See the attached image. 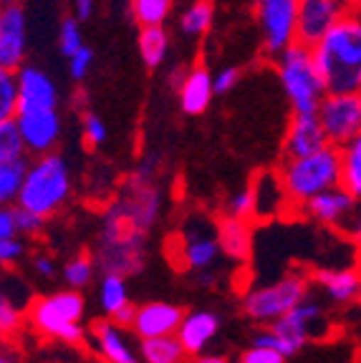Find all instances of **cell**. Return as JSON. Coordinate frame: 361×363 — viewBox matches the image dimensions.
Returning a JSON list of instances; mask_svg holds the SVG:
<instances>
[{
    "mask_svg": "<svg viewBox=\"0 0 361 363\" xmlns=\"http://www.w3.org/2000/svg\"><path fill=\"white\" fill-rule=\"evenodd\" d=\"M306 215H311L313 220L323 222V225L331 227H349L351 217L356 212V197H351L344 187H331L326 192L311 197L308 202L303 204Z\"/></svg>",
    "mask_w": 361,
    "mask_h": 363,
    "instance_id": "15",
    "label": "cell"
},
{
    "mask_svg": "<svg viewBox=\"0 0 361 363\" xmlns=\"http://www.w3.org/2000/svg\"><path fill=\"white\" fill-rule=\"evenodd\" d=\"M45 217L36 215L31 210H23V207H16V230L18 235H28V238H36V235L43 230Z\"/></svg>",
    "mask_w": 361,
    "mask_h": 363,
    "instance_id": "39",
    "label": "cell"
},
{
    "mask_svg": "<svg viewBox=\"0 0 361 363\" xmlns=\"http://www.w3.org/2000/svg\"><path fill=\"white\" fill-rule=\"evenodd\" d=\"M126 303V288H124V280L122 275L117 272H107V278L102 283V306L104 311L112 315L117 308H122Z\"/></svg>",
    "mask_w": 361,
    "mask_h": 363,
    "instance_id": "34",
    "label": "cell"
},
{
    "mask_svg": "<svg viewBox=\"0 0 361 363\" xmlns=\"http://www.w3.org/2000/svg\"><path fill=\"white\" fill-rule=\"evenodd\" d=\"M13 121H16L18 131H21L23 147H26L28 157L56 152L63 134V119L58 108L18 106Z\"/></svg>",
    "mask_w": 361,
    "mask_h": 363,
    "instance_id": "7",
    "label": "cell"
},
{
    "mask_svg": "<svg viewBox=\"0 0 361 363\" xmlns=\"http://www.w3.org/2000/svg\"><path fill=\"white\" fill-rule=\"evenodd\" d=\"M0 363H13V361H11V358L6 356V353H0Z\"/></svg>",
    "mask_w": 361,
    "mask_h": 363,
    "instance_id": "51",
    "label": "cell"
},
{
    "mask_svg": "<svg viewBox=\"0 0 361 363\" xmlns=\"http://www.w3.org/2000/svg\"><path fill=\"white\" fill-rule=\"evenodd\" d=\"M18 108V79L16 68L0 66V121L13 119Z\"/></svg>",
    "mask_w": 361,
    "mask_h": 363,
    "instance_id": "31",
    "label": "cell"
},
{
    "mask_svg": "<svg viewBox=\"0 0 361 363\" xmlns=\"http://www.w3.org/2000/svg\"><path fill=\"white\" fill-rule=\"evenodd\" d=\"M172 86L177 91V101H180L182 113L187 116H203L210 108L215 99V89H212V74L203 63L187 68V71H172L170 76Z\"/></svg>",
    "mask_w": 361,
    "mask_h": 363,
    "instance_id": "11",
    "label": "cell"
},
{
    "mask_svg": "<svg viewBox=\"0 0 361 363\" xmlns=\"http://www.w3.org/2000/svg\"><path fill=\"white\" fill-rule=\"evenodd\" d=\"M134 315H136V306H131V303L126 301L124 306L117 308V311L112 313V320L117 325H122V328H131V323H134Z\"/></svg>",
    "mask_w": 361,
    "mask_h": 363,
    "instance_id": "45",
    "label": "cell"
},
{
    "mask_svg": "<svg viewBox=\"0 0 361 363\" xmlns=\"http://www.w3.org/2000/svg\"><path fill=\"white\" fill-rule=\"evenodd\" d=\"M326 144L328 142L323 136L316 113H293L286 129V136H283V159L303 157V154L316 152Z\"/></svg>",
    "mask_w": 361,
    "mask_h": 363,
    "instance_id": "16",
    "label": "cell"
},
{
    "mask_svg": "<svg viewBox=\"0 0 361 363\" xmlns=\"http://www.w3.org/2000/svg\"><path fill=\"white\" fill-rule=\"evenodd\" d=\"M182 318H185L182 308L167 306V303H149V306L136 308L131 328L139 338H154V335L175 333L180 328Z\"/></svg>",
    "mask_w": 361,
    "mask_h": 363,
    "instance_id": "17",
    "label": "cell"
},
{
    "mask_svg": "<svg viewBox=\"0 0 361 363\" xmlns=\"http://www.w3.org/2000/svg\"><path fill=\"white\" fill-rule=\"evenodd\" d=\"M23 325V313L16 303L0 290V338H11L21 330Z\"/></svg>",
    "mask_w": 361,
    "mask_h": 363,
    "instance_id": "35",
    "label": "cell"
},
{
    "mask_svg": "<svg viewBox=\"0 0 361 363\" xmlns=\"http://www.w3.org/2000/svg\"><path fill=\"white\" fill-rule=\"evenodd\" d=\"M217 247L235 260H248L253 240H250V225L243 217L225 215L217 222Z\"/></svg>",
    "mask_w": 361,
    "mask_h": 363,
    "instance_id": "18",
    "label": "cell"
},
{
    "mask_svg": "<svg viewBox=\"0 0 361 363\" xmlns=\"http://www.w3.org/2000/svg\"><path fill=\"white\" fill-rule=\"evenodd\" d=\"M26 162L28 157L18 159V162H0V207H16Z\"/></svg>",
    "mask_w": 361,
    "mask_h": 363,
    "instance_id": "29",
    "label": "cell"
},
{
    "mask_svg": "<svg viewBox=\"0 0 361 363\" xmlns=\"http://www.w3.org/2000/svg\"><path fill=\"white\" fill-rule=\"evenodd\" d=\"M318 318V308L316 306H296L288 313H283L281 318H276V325H273L271 333L260 335L255 340V346H268L276 348L283 356H291L303 346L306 335H308L311 320Z\"/></svg>",
    "mask_w": 361,
    "mask_h": 363,
    "instance_id": "10",
    "label": "cell"
},
{
    "mask_svg": "<svg viewBox=\"0 0 361 363\" xmlns=\"http://www.w3.org/2000/svg\"><path fill=\"white\" fill-rule=\"evenodd\" d=\"M273 63H276L278 81H281L283 94H286L293 113H316L326 89H323L311 45L296 40L281 53H276Z\"/></svg>",
    "mask_w": 361,
    "mask_h": 363,
    "instance_id": "4",
    "label": "cell"
},
{
    "mask_svg": "<svg viewBox=\"0 0 361 363\" xmlns=\"http://www.w3.org/2000/svg\"><path fill=\"white\" fill-rule=\"evenodd\" d=\"M278 177H281L288 204L303 207L311 197H316V194L341 184L339 147L326 144V147L316 149V152L311 154H303V157L283 159Z\"/></svg>",
    "mask_w": 361,
    "mask_h": 363,
    "instance_id": "3",
    "label": "cell"
},
{
    "mask_svg": "<svg viewBox=\"0 0 361 363\" xmlns=\"http://www.w3.org/2000/svg\"><path fill=\"white\" fill-rule=\"evenodd\" d=\"M71 189L74 182L66 157L58 152L38 154L26 162L16 207L31 210L41 217H51L68 202Z\"/></svg>",
    "mask_w": 361,
    "mask_h": 363,
    "instance_id": "2",
    "label": "cell"
},
{
    "mask_svg": "<svg viewBox=\"0 0 361 363\" xmlns=\"http://www.w3.org/2000/svg\"><path fill=\"white\" fill-rule=\"evenodd\" d=\"M326 91H359L361 86V11H346L311 45Z\"/></svg>",
    "mask_w": 361,
    "mask_h": 363,
    "instance_id": "1",
    "label": "cell"
},
{
    "mask_svg": "<svg viewBox=\"0 0 361 363\" xmlns=\"http://www.w3.org/2000/svg\"><path fill=\"white\" fill-rule=\"evenodd\" d=\"M227 215L232 217H243V220H248L250 215L255 212V199H253V189L245 187L240 189V192H235L230 199H227Z\"/></svg>",
    "mask_w": 361,
    "mask_h": 363,
    "instance_id": "38",
    "label": "cell"
},
{
    "mask_svg": "<svg viewBox=\"0 0 361 363\" xmlns=\"http://www.w3.org/2000/svg\"><path fill=\"white\" fill-rule=\"evenodd\" d=\"M316 280L328 290L331 298H336V301H341V303L351 301L361 288L359 272L356 270H318Z\"/></svg>",
    "mask_w": 361,
    "mask_h": 363,
    "instance_id": "27",
    "label": "cell"
},
{
    "mask_svg": "<svg viewBox=\"0 0 361 363\" xmlns=\"http://www.w3.org/2000/svg\"><path fill=\"white\" fill-rule=\"evenodd\" d=\"M185 363H227L222 358H215V356H205V358H195V356H187Z\"/></svg>",
    "mask_w": 361,
    "mask_h": 363,
    "instance_id": "48",
    "label": "cell"
},
{
    "mask_svg": "<svg viewBox=\"0 0 361 363\" xmlns=\"http://www.w3.org/2000/svg\"><path fill=\"white\" fill-rule=\"evenodd\" d=\"M250 189H253V199H255L253 215H268L271 210H278V207H286L288 204L278 172H273V174H260L258 182H255Z\"/></svg>",
    "mask_w": 361,
    "mask_h": 363,
    "instance_id": "24",
    "label": "cell"
},
{
    "mask_svg": "<svg viewBox=\"0 0 361 363\" xmlns=\"http://www.w3.org/2000/svg\"><path fill=\"white\" fill-rule=\"evenodd\" d=\"M296 16H298V0H255V21H258L263 51L268 56H276L296 43Z\"/></svg>",
    "mask_w": 361,
    "mask_h": 363,
    "instance_id": "8",
    "label": "cell"
},
{
    "mask_svg": "<svg viewBox=\"0 0 361 363\" xmlns=\"http://www.w3.org/2000/svg\"><path fill=\"white\" fill-rule=\"evenodd\" d=\"M308 290L303 278H291L281 280V283L271 285L266 290H255L245 298V313L255 320H268V318H281L291 308L303 303V295Z\"/></svg>",
    "mask_w": 361,
    "mask_h": 363,
    "instance_id": "9",
    "label": "cell"
},
{
    "mask_svg": "<svg viewBox=\"0 0 361 363\" xmlns=\"http://www.w3.org/2000/svg\"><path fill=\"white\" fill-rule=\"evenodd\" d=\"M26 147H23L21 131H18L16 121L6 119L0 121V162H18L26 159Z\"/></svg>",
    "mask_w": 361,
    "mask_h": 363,
    "instance_id": "30",
    "label": "cell"
},
{
    "mask_svg": "<svg viewBox=\"0 0 361 363\" xmlns=\"http://www.w3.org/2000/svg\"><path fill=\"white\" fill-rule=\"evenodd\" d=\"M36 270L41 272V275H43V278H51L53 272H56V265H53V260L51 257H36Z\"/></svg>",
    "mask_w": 361,
    "mask_h": 363,
    "instance_id": "46",
    "label": "cell"
},
{
    "mask_svg": "<svg viewBox=\"0 0 361 363\" xmlns=\"http://www.w3.org/2000/svg\"><path fill=\"white\" fill-rule=\"evenodd\" d=\"M344 11H351V13H359L361 11V0H339Z\"/></svg>",
    "mask_w": 361,
    "mask_h": 363,
    "instance_id": "49",
    "label": "cell"
},
{
    "mask_svg": "<svg viewBox=\"0 0 361 363\" xmlns=\"http://www.w3.org/2000/svg\"><path fill=\"white\" fill-rule=\"evenodd\" d=\"M177 330H180L177 338H180V343L185 346V351L195 356V353L215 335V330H217V318H215L212 313H195V315H190V318H182V323Z\"/></svg>",
    "mask_w": 361,
    "mask_h": 363,
    "instance_id": "19",
    "label": "cell"
},
{
    "mask_svg": "<svg viewBox=\"0 0 361 363\" xmlns=\"http://www.w3.org/2000/svg\"><path fill=\"white\" fill-rule=\"evenodd\" d=\"M94 335H96V343H99V351L104 353L109 363H136V358L131 356V351L126 348L124 338L119 335L117 330V323H96L94 328Z\"/></svg>",
    "mask_w": 361,
    "mask_h": 363,
    "instance_id": "26",
    "label": "cell"
},
{
    "mask_svg": "<svg viewBox=\"0 0 361 363\" xmlns=\"http://www.w3.org/2000/svg\"><path fill=\"white\" fill-rule=\"evenodd\" d=\"M66 61H68V76H71V81L84 84L86 76H89V71H91V66H94V51L84 43L79 51L71 53Z\"/></svg>",
    "mask_w": 361,
    "mask_h": 363,
    "instance_id": "37",
    "label": "cell"
},
{
    "mask_svg": "<svg viewBox=\"0 0 361 363\" xmlns=\"http://www.w3.org/2000/svg\"><path fill=\"white\" fill-rule=\"evenodd\" d=\"M341 152V187L351 194V197L361 199V131L339 147Z\"/></svg>",
    "mask_w": 361,
    "mask_h": 363,
    "instance_id": "22",
    "label": "cell"
},
{
    "mask_svg": "<svg viewBox=\"0 0 361 363\" xmlns=\"http://www.w3.org/2000/svg\"><path fill=\"white\" fill-rule=\"evenodd\" d=\"M18 235L16 230V207H0V240Z\"/></svg>",
    "mask_w": 361,
    "mask_h": 363,
    "instance_id": "43",
    "label": "cell"
},
{
    "mask_svg": "<svg viewBox=\"0 0 361 363\" xmlns=\"http://www.w3.org/2000/svg\"><path fill=\"white\" fill-rule=\"evenodd\" d=\"M28 58V13L23 6L0 8V66L21 68Z\"/></svg>",
    "mask_w": 361,
    "mask_h": 363,
    "instance_id": "12",
    "label": "cell"
},
{
    "mask_svg": "<svg viewBox=\"0 0 361 363\" xmlns=\"http://www.w3.org/2000/svg\"><path fill=\"white\" fill-rule=\"evenodd\" d=\"M16 79H18V106L58 108L61 94H58L56 81H53V76L48 71L26 61L21 68H16Z\"/></svg>",
    "mask_w": 361,
    "mask_h": 363,
    "instance_id": "14",
    "label": "cell"
},
{
    "mask_svg": "<svg viewBox=\"0 0 361 363\" xmlns=\"http://www.w3.org/2000/svg\"><path fill=\"white\" fill-rule=\"evenodd\" d=\"M131 18L139 28L144 26H164L175 11V0H126Z\"/></svg>",
    "mask_w": 361,
    "mask_h": 363,
    "instance_id": "28",
    "label": "cell"
},
{
    "mask_svg": "<svg viewBox=\"0 0 361 363\" xmlns=\"http://www.w3.org/2000/svg\"><path fill=\"white\" fill-rule=\"evenodd\" d=\"M351 233V238L359 242V247H361V210L359 212H354V217H351V222H349V227H346Z\"/></svg>",
    "mask_w": 361,
    "mask_h": 363,
    "instance_id": "47",
    "label": "cell"
},
{
    "mask_svg": "<svg viewBox=\"0 0 361 363\" xmlns=\"http://www.w3.org/2000/svg\"><path fill=\"white\" fill-rule=\"evenodd\" d=\"M91 272H94V262L86 255H79L71 262H66V267H63V280H66V285H71V288H84L91 280Z\"/></svg>",
    "mask_w": 361,
    "mask_h": 363,
    "instance_id": "36",
    "label": "cell"
},
{
    "mask_svg": "<svg viewBox=\"0 0 361 363\" xmlns=\"http://www.w3.org/2000/svg\"><path fill=\"white\" fill-rule=\"evenodd\" d=\"M359 303H361V288H359Z\"/></svg>",
    "mask_w": 361,
    "mask_h": 363,
    "instance_id": "53",
    "label": "cell"
},
{
    "mask_svg": "<svg viewBox=\"0 0 361 363\" xmlns=\"http://www.w3.org/2000/svg\"><path fill=\"white\" fill-rule=\"evenodd\" d=\"M283 353H278L276 348H268V346H255L250 351H245L240 356V363H283Z\"/></svg>",
    "mask_w": 361,
    "mask_h": 363,
    "instance_id": "42",
    "label": "cell"
},
{
    "mask_svg": "<svg viewBox=\"0 0 361 363\" xmlns=\"http://www.w3.org/2000/svg\"><path fill=\"white\" fill-rule=\"evenodd\" d=\"M215 6L212 0H192L180 16V30L187 38H205L212 28Z\"/></svg>",
    "mask_w": 361,
    "mask_h": 363,
    "instance_id": "23",
    "label": "cell"
},
{
    "mask_svg": "<svg viewBox=\"0 0 361 363\" xmlns=\"http://www.w3.org/2000/svg\"><path fill=\"white\" fill-rule=\"evenodd\" d=\"M356 94H359V99H361V86H359V91H356Z\"/></svg>",
    "mask_w": 361,
    "mask_h": 363,
    "instance_id": "52",
    "label": "cell"
},
{
    "mask_svg": "<svg viewBox=\"0 0 361 363\" xmlns=\"http://www.w3.org/2000/svg\"><path fill=\"white\" fill-rule=\"evenodd\" d=\"M68 3H71V16L81 23L89 21L96 13V0H68Z\"/></svg>",
    "mask_w": 361,
    "mask_h": 363,
    "instance_id": "44",
    "label": "cell"
},
{
    "mask_svg": "<svg viewBox=\"0 0 361 363\" xmlns=\"http://www.w3.org/2000/svg\"><path fill=\"white\" fill-rule=\"evenodd\" d=\"M344 13L346 11L339 0H298L296 40L303 45H313Z\"/></svg>",
    "mask_w": 361,
    "mask_h": 363,
    "instance_id": "13",
    "label": "cell"
},
{
    "mask_svg": "<svg viewBox=\"0 0 361 363\" xmlns=\"http://www.w3.org/2000/svg\"><path fill=\"white\" fill-rule=\"evenodd\" d=\"M136 45H139V56L147 68H159L167 56H170V33L164 26H144L139 28L136 35Z\"/></svg>",
    "mask_w": 361,
    "mask_h": 363,
    "instance_id": "20",
    "label": "cell"
},
{
    "mask_svg": "<svg viewBox=\"0 0 361 363\" xmlns=\"http://www.w3.org/2000/svg\"><path fill=\"white\" fill-rule=\"evenodd\" d=\"M217 255V240L195 235V238H180V260L177 265L185 267H208Z\"/></svg>",
    "mask_w": 361,
    "mask_h": 363,
    "instance_id": "25",
    "label": "cell"
},
{
    "mask_svg": "<svg viewBox=\"0 0 361 363\" xmlns=\"http://www.w3.org/2000/svg\"><path fill=\"white\" fill-rule=\"evenodd\" d=\"M81 136H84V144L89 149L102 147L109 136V129H107V124H104V119L99 113L91 111V108L81 111Z\"/></svg>",
    "mask_w": 361,
    "mask_h": 363,
    "instance_id": "33",
    "label": "cell"
},
{
    "mask_svg": "<svg viewBox=\"0 0 361 363\" xmlns=\"http://www.w3.org/2000/svg\"><path fill=\"white\" fill-rule=\"evenodd\" d=\"M316 119L331 147H344L361 131V99L356 91H326Z\"/></svg>",
    "mask_w": 361,
    "mask_h": 363,
    "instance_id": "6",
    "label": "cell"
},
{
    "mask_svg": "<svg viewBox=\"0 0 361 363\" xmlns=\"http://www.w3.org/2000/svg\"><path fill=\"white\" fill-rule=\"evenodd\" d=\"M81 315H84V298L76 290H63V293L36 298L28 311L31 325L38 333L63 340V343H79L84 338Z\"/></svg>",
    "mask_w": 361,
    "mask_h": 363,
    "instance_id": "5",
    "label": "cell"
},
{
    "mask_svg": "<svg viewBox=\"0 0 361 363\" xmlns=\"http://www.w3.org/2000/svg\"><path fill=\"white\" fill-rule=\"evenodd\" d=\"M240 68L237 66H222L217 74H212V89L215 96H222V94H230L237 84H240Z\"/></svg>",
    "mask_w": 361,
    "mask_h": 363,
    "instance_id": "40",
    "label": "cell"
},
{
    "mask_svg": "<svg viewBox=\"0 0 361 363\" xmlns=\"http://www.w3.org/2000/svg\"><path fill=\"white\" fill-rule=\"evenodd\" d=\"M56 43H58V51L61 56H71L76 53L84 45V30H81V21H76L74 16H68L61 21L58 26V35H56Z\"/></svg>",
    "mask_w": 361,
    "mask_h": 363,
    "instance_id": "32",
    "label": "cell"
},
{
    "mask_svg": "<svg viewBox=\"0 0 361 363\" xmlns=\"http://www.w3.org/2000/svg\"><path fill=\"white\" fill-rule=\"evenodd\" d=\"M23 252H26V245H23L21 235L0 240V265H13V262L21 260Z\"/></svg>",
    "mask_w": 361,
    "mask_h": 363,
    "instance_id": "41",
    "label": "cell"
},
{
    "mask_svg": "<svg viewBox=\"0 0 361 363\" xmlns=\"http://www.w3.org/2000/svg\"><path fill=\"white\" fill-rule=\"evenodd\" d=\"M141 340H144L141 343V353H144V361L147 363H185L187 356H192V353L185 351L180 338H175L172 333Z\"/></svg>",
    "mask_w": 361,
    "mask_h": 363,
    "instance_id": "21",
    "label": "cell"
},
{
    "mask_svg": "<svg viewBox=\"0 0 361 363\" xmlns=\"http://www.w3.org/2000/svg\"><path fill=\"white\" fill-rule=\"evenodd\" d=\"M6 6H23V0H0V8Z\"/></svg>",
    "mask_w": 361,
    "mask_h": 363,
    "instance_id": "50",
    "label": "cell"
}]
</instances>
